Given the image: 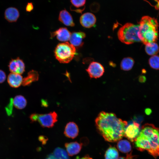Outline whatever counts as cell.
Segmentation results:
<instances>
[{"label":"cell","instance_id":"cell-1","mask_svg":"<svg viewBox=\"0 0 159 159\" xmlns=\"http://www.w3.org/2000/svg\"><path fill=\"white\" fill-rule=\"evenodd\" d=\"M95 123L98 131L105 140L112 142L122 138L127 125L126 121L118 118L114 113L104 111L99 113Z\"/></svg>","mask_w":159,"mask_h":159},{"label":"cell","instance_id":"cell-2","mask_svg":"<svg viewBox=\"0 0 159 159\" xmlns=\"http://www.w3.org/2000/svg\"><path fill=\"white\" fill-rule=\"evenodd\" d=\"M134 141L139 150H146L155 158L159 156V128L153 125H144Z\"/></svg>","mask_w":159,"mask_h":159},{"label":"cell","instance_id":"cell-3","mask_svg":"<svg viewBox=\"0 0 159 159\" xmlns=\"http://www.w3.org/2000/svg\"><path fill=\"white\" fill-rule=\"evenodd\" d=\"M139 25L138 35L141 42L145 45L157 41L158 24L156 19L147 16H143Z\"/></svg>","mask_w":159,"mask_h":159},{"label":"cell","instance_id":"cell-4","mask_svg":"<svg viewBox=\"0 0 159 159\" xmlns=\"http://www.w3.org/2000/svg\"><path fill=\"white\" fill-rule=\"evenodd\" d=\"M139 30V25L126 23L118 30V39L121 42L127 44L140 42L141 41L138 35Z\"/></svg>","mask_w":159,"mask_h":159},{"label":"cell","instance_id":"cell-5","mask_svg":"<svg viewBox=\"0 0 159 159\" xmlns=\"http://www.w3.org/2000/svg\"><path fill=\"white\" fill-rule=\"evenodd\" d=\"M76 53L75 47L68 42L58 44L54 51L56 58L59 62L62 63L70 62L73 59Z\"/></svg>","mask_w":159,"mask_h":159},{"label":"cell","instance_id":"cell-6","mask_svg":"<svg viewBox=\"0 0 159 159\" xmlns=\"http://www.w3.org/2000/svg\"><path fill=\"white\" fill-rule=\"evenodd\" d=\"M58 115L54 112L45 114H37V121L43 127L50 128L57 121Z\"/></svg>","mask_w":159,"mask_h":159},{"label":"cell","instance_id":"cell-7","mask_svg":"<svg viewBox=\"0 0 159 159\" xmlns=\"http://www.w3.org/2000/svg\"><path fill=\"white\" fill-rule=\"evenodd\" d=\"M86 70L91 78H100L103 75L105 72L103 66L100 63L96 62L91 63Z\"/></svg>","mask_w":159,"mask_h":159},{"label":"cell","instance_id":"cell-8","mask_svg":"<svg viewBox=\"0 0 159 159\" xmlns=\"http://www.w3.org/2000/svg\"><path fill=\"white\" fill-rule=\"evenodd\" d=\"M140 126L138 123L133 121L126 127L124 136L131 142L134 141L140 132Z\"/></svg>","mask_w":159,"mask_h":159},{"label":"cell","instance_id":"cell-9","mask_svg":"<svg viewBox=\"0 0 159 159\" xmlns=\"http://www.w3.org/2000/svg\"><path fill=\"white\" fill-rule=\"evenodd\" d=\"M8 67L11 73L21 74L25 72V64L19 57L11 59L9 62Z\"/></svg>","mask_w":159,"mask_h":159},{"label":"cell","instance_id":"cell-10","mask_svg":"<svg viewBox=\"0 0 159 159\" xmlns=\"http://www.w3.org/2000/svg\"><path fill=\"white\" fill-rule=\"evenodd\" d=\"M96 21L95 15L90 12H86L83 14L80 19V23L84 27L90 28L95 24Z\"/></svg>","mask_w":159,"mask_h":159},{"label":"cell","instance_id":"cell-11","mask_svg":"<svg viewBox=\"0 0 159 159\" xmlns=\"http://www.w3.org/2000/svg\"><path fill=\"white\" fill-rule=\"evenodd\" d=\"M71 33L65 27H61L51 33V38L56 37L60 41L67 42L69 40Z\"/></svg>","mask_w":159,"mask_h":159},{"label":"cell","instance_id":"cell-12","mask_svg":"<svg viewBox=\"0 0 159 159\" xmlns=\"http://www.w3.org/2000/svg\"><path fill=\"white\" fill-rule=\"evenodd\" d=\"M85 37L86 34L83 32H74L71 33L69 41L75 47H80L84 44L83 40Z\"/></svg>","mask_w":159,"mask_h":159},{"label":"cell","instance_id":"cell-13","mask_svg":"<svg viewBox=\"0 0 159 159\" xmlns=\"http://www.w3.org/2000/svg\"><path fill=\"white\" fill-rule=\"evenodd\" d=\"M58 19L60 21L67 26L72 27L75 25L72 15L65 9L60 11Z\"/></svg>","mask_w":159,"mask_h":159},{"label":"cell","instance_id":"cell-14","mask_svg":"<svg viewBox=\"0 0 159 159\" xmlns=\"http://www.w3.org/2000/svg\"><path fill=\"white\" fill-rule=\"evenodd\" d=\"M64 133L67 137L73 139L78 135V127L74 122H69L67 124L65 127Z\"/></svg>","mask_w":159,"mask_h":159},{"label":"cell","instance_id":"cell-15","mask_svg":"<svg viewBox=\"0 0 159 159\" xmlns=\"http://www.w3.org/2000/svg\"><path fill=\"white\" fill-rule=\"evenodd\" d=\"M18 9L14 7H10L6 9L4 12L5 19L9 22H16L19 16Z\"/></svg>","mask_w":159,"mask_h":159},{"label":"cell","instance_id":"cell-16","mask_svg":"<svg viewBox=\"0 0 159 159\" xmlns=\"http://www.w3.org/2000/svg\"><path fill=\"white\" fill-rule=\"evenodd\" d=\"M23 78L21 74L11 73L8 75L7 82L11 87L18 88L22 84Z\"/></svg>","mask_w":159,"mask_h":159},{"label":"cell","instance_id":"cell-17","mask_svg":"<svg viewBox=\"0 0 159 159\" xmlns=\"http://www.w3.org/2000/svg\"><path fill=\"white\" fill-rule=\"evenodd\" d=\"M67 151L68 155L72 156L78 154L82 148V145L76 142L66 143L65 144Z\"/></svg>","mask_w":159,"mask_h":159},{"label":"cell","instance_id":"cell-18","mask_svg":"<svg viewBox=\"0 0 159 159\" xmlns=\"http://www.w3.org/2000/svg\"><path fill=\"white\" fill-rule=\"evenodd\" d=\"M39 77L37 72L33 70L30 71L27 75L23 79L22 85L24 86L30 85L33 82L38 81Z\"/></svg>","mask_w":159,"mask_h":159},{"label":"cell","instance_id":"cell-19","mask_svg":"<svg viewBox=\"0 0 159 159\" xmlns=\"http://www.w3.org/2000/svg\"><path fill=\"white\" fill-rule=\"evenodd\" d=\"M72 5L70 9L77 13H82L85 9L83 7L86 3V0H70Z\"/></svg>","mask_w":159,"mask_h":159},{"label":"cell","instance_id":"cell-20","mask_svg":"<svg viewBox=\"0 0 159 159\" xmlns=\"http://www.w3.org/2000/svg\"><path fill=\"white\" fill-rule=\"evenodd\" d=\"M27 102L25 97L22 95L16 96L13 99V105L16 108L21 110L26 106Z\"/></svg>","mask_w":159,"mask_h":159},{"label":"cell","instance_id":"cell-21","mask_svg":"<svg viewBox=\"0 0 159 159\" xmlns=\"http://www.w3.org/2000/svg\"><path fill=\"white\" fill-rule=\"evenodd\" d=\"M134 61L130 57L124 58L121 61L120 66L121 69L124 71H129L132 68L134 64Z\"/></svg>","mask_w":159,"mask_h":159},{"label":"cell","instance_id":"cell-22","mask_svg":"<svg viewBox=\"0 0 159 159\" xmlns=\"http://www.w3.org/2000/svg\"><path fill=\"white\" fill-rule=\"evenodd\" d=\"M117 147L120 152L124 153L129 152L132 149L130 142L125 140H120L117 143Z\"/></svg>","mask_w":159,"mask_h":159},{"label":"cell","instance_id":"cell-23","mask_svg":"<svg viewBox=\"0 0 159 159\" xmlns=\"http://www.w3.org/2000/svg\"><path fill=\"white\" fill-rule=\"evenodd\" d=\"M145 51L148 55L153 56L157 54L159 51V47L158 44L155 42L145 45Z\"/></svg>","mask_w":159,"mask_h":159},{"label":"cell","instance_id":"cell-24","mask_svg":"<svg viewBox=\"0 0 159 159\" xmlns=\"http://www.w3.org/2000/svg\"><path fill=\"white\" fill-rule=\"evenodd\" d=\"M119 153L117 150L114 147L110 146L106 150L105 153V159H118Z\"/></svg>","mask_w":159,"mask_h":159},{"label":"cell","instance_id":"cell-25","mask_svg":"<svg viewBox=\"0 0 159 159\" xmlns=\"http://www.w3.org/2000/svg\"><path fill=\"white\" fill-rule=\"evenodd\" d=\"M54 153L56 159H69L67 152L62 148H56Z\"/></svg>","mask_w":159,"mask_h":159},{"label":"cell","instance_id":"cell-26","mask_svg":"<svg viewBox=\"0 0 159 159\" xmlns=\"http://www.w3.org/2000/svg\"><path fill=\"white\" fill-rule=\"evenodd\" d=\"M149 64L152 68L159 69V56L155 55L152 56L149 59Z\"/></svg>","mask_w":159,"mask_h":159},{"label":"cell","instance_id":"cell-27","mask_svg":"<svg viewBox=\"0 0 159 159\" xmlns=\"http://www.w3.org/2000/svg\"><path fill=\"white\" fill-rule=\"evenodd\" d=\"M13 105V99L11 98L10 99L9 103L5 107L6 112L9 116H10L12 114Z\"/></svg>","mask_w":159,"mask_h":159},{"label":"cell","instance_id":"cell-28","mask_svg":"<svg viewBox=\"0 0 159 159\" xmlns=\"http://www.w3.org/2000/svg\"><path fill=\"white\" fill-rule=\"evenodd\" d=\"M6 75L5 72L0 69V84L3 83L6 80Z\"/></svg>","mask_w":159,"mask_h":159},{"label":"cell","instance_id":"cell-29","mask_svg":"<svg viewBox=\"0 0 159 159\" xmlns=\"http://www.w3.org/2000/svg\"><path fill=\"white\" fill-rule=\"evenodd\" d=\"M34 6L32 3L28 2L27 3L26 7V11L27 12H30L33 10Z\"/></svg>","mask_w":159,"mask_h":159},{"label":"cell","instance_id":"cell-30","mask_svg":"<svg viewBox=\"0 0 159 159\" xmlns=\"http://www.w3.org/2000/svg\"><path fill=\"white\" fill-rule=\"evenodd\" d=\"M134 156H132L131 153L130 154H128L127 155L126 157H119L118 159H133V158Z\"/></svg>","mask_w":159,"mask_h":159},{"label":"cell","instance_id":"cell-31","mask_svg":"<svg viewBox=\"0 0 159 159\" xmlns=\"http://www.w3.org/2000/svg\"><path fill=\"white\" fill-rule=\"evenodd\" d=\"M139 80L140 82H145L146 81V78L144 76H141L139 77Z\"/></svg>","mask_w":159,"mask_h":159},{"label":"cell","instance_id":"cell-32","mask_svg":"<svg viewBox=\"0 0 159 159\" xmlns=\"http://www.w3.org/2000/svg\"><path fill=\"white\" fill-rule=\"evenodd\" d=\"M145 112L146 115H149L151 114L152 110L150 108H146L145 110Z\"/></svg>","mask_w":159,"mask_h":159},{"label":"cell","instance_id":"cell-33","mask_svg":"<svg viewBox=\"0 0 159 159\" xmlns=\"http://www.w3.org/2000/svg\"><path fill=\"white\" fill-rule=\"evenodd\" d=\"M46 159H56V158L54 155L52 154L49 155Z\"/></svg>","mask_w":159,"mask_h":159},{"label":"cell","instance_id":"cell-34","mask_svg":"<svg viewBox=\"0 0 159 159\" xmlns=\"http://www.w3.org/2000/svg\"><path fill=\"white\" fill-rule=\"evenodd\" d=\"M76 159H92V158L87 155L80 158L77 157Z\"/></svg>","mask_w":159,"mask_h":159}]
</instances>
